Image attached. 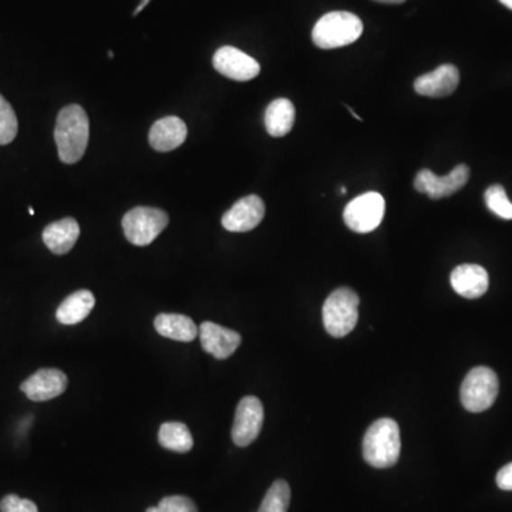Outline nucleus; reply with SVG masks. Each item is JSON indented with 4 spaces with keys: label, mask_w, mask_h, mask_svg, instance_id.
<instances>
[{
    "label": "nucleus",
    "mask_w": 512,
    "mask_h": 512,
    "mask_svg": "<svg viewBox=\"0 0 512 512\" xmlns=\"http://www.w3.org/2000/svg\"><path fill=\"white\" fill-rule=\"evenodd\" d=\"M349 113L352 114L353 117L358 118V121H362V118L358 117V114L355 113L353 108L349 107Z\"/></svg>",
    "instance_id": "obj_30"
},
{
    "label": "nucleus",
    "mask_w": 512,
    "mask_h": 512,
    "mask_svg": "<svg viewBox=\"0 0 512 512\" xmlns=\"http://www.w3.org/2000/svg\"><path fill=\"white\" fill-rule=\"evenodd\" d=\"M497 486L504 491H512V462L499 470L497 474Z\"/></svg>",
    "instance_id": "obj_27"
},
{
    "label": "nucleus",
    "mask_w": 512,
    "mask_h": 512,
    "mask_svg": "<svg viewBox=\"0 0 512 512\" xmlns=\"http://www.w3.org/2000/svg\"><path fill=\"white\" fill-rule=\"evenodd\" d=\"M69 378L59 368H41L22 383L21 390L32 402H49L63 395Z\"/></svg>",
    "instance_id": "obj_11"
},
{
    "label": "nucleus",
    "mask_w": 512,
    "mask_h": 512,
    "mask_svg": "<svg viewBox=\"0 0 512 512\" xmlns=\"http://www.w3.org/2000/svg\"><path fill=\"white\" fill-rule=\"evenodd\" d=\"M80 237V227L74 218H63L51 222L43 231V242L54 255H64L73 249Z\"/></svg>",
    "instance_id": "obj_17"
},
{
    "label": "nucleus",
    "mask_w": 512,
    "mask_h": 512,
    "mask_svg": "<svg viewBox=\"0 0 512 512\" xmlns=\"http://www.w3.org/2000/svg\"><path fill=\"white\" fill-rule=\"evenodd\" d=\"M265 204L258 195H248L235 202L222 217V227L229 232H248L261 224Z\"/></svg>",
    "instance_id": "obj_13"
},
{
    "label": "nucleus",
    "mask_w": 512,
    "mask_h": 512,
    "mask_svg": "<svg viewBox=\"0 0 512 512\" xmlns=\"http://www.w3.org/2000/svg\"><path fill=\"white\" fill-rule=\"evenodd\" d=\"M386 202L383 195L370 191L358 195L346 205L343 219L349 229L358 234H368L382 224Z\"/></svg>",
    "instance_id": "obj_7"
},
{
    "label": "nucleus",
    "mask_w": 512,
    "mask_h": 512,
    "mask_svg": "<svg viewBox=\"0 0 512 512\" xmlns=\"http://www.w3.org/2000/svg\"><path fill=\"white\" fill-rule=\"evenodd\" d=\"M90 137V123L88 113L79 104L61 108L54 128L59 158L64 164H74L83 158Z\"/></svg>",
    "instance_id": "obj_1"
},
{
    "label": "nucleus",
    "mask_w": 512,
    "mask_h": 512,
    "mask_svg": "<svg viewBox=\"0 0 512 512\" xmlns=\"http://www.w3.org/2000/svg\"><path fill=\"white\" fill-rule=\"evenodd\" d=\"M291 504V487L284 479L272 484L258 512H288Z\"/></svg>",
    "instance_id": "obj_22"
},
{
    "label": "nucleus",
    "mask_w": 512,
    "mask_h": 512,
    "mask_svg": "<svg viewBox=\"0 0 512 512\" xmlns=\"http://www.w3.org/2000/svg\"><path fill=\"white\" fill-rule=\"evenodd\" d=\"M154 326L161 336L184 343L194 340L198 336V328L194 321L185 315L160 313L154 319Z\"/></svg>",
    "instance_id": "obj_20"
},
{
    "label": "nucleus",
    "mask_w": 512,
    "mask_h": 512,
    "mask_svg": "<svg viewBox=\"0 0 512 512\" xmlns=\"http://www.w3.org/2000/svg\"><path fill=\"white\" fill-rule=\"evenodd\" d=\"M212 63L218 73L235 81H249L261 73L258 61L237 47L224 46L218 49Z\"/></svg>",
    "instance_id": "obj_10"
},
{
    "label": "nucleus",
    "mask_w": 512,
    "mask_h": 512,
    "mask_svg": "<svg viewBox=\"0 0 512 512\" xmlns=\"http://www.w3.org/2000/svg\"><path fill=\"white\" fill-rule=\"evenodd\" d=\"M360 299L350 288L331 292L321 309L323 325L333 338H345L358 325Z\"/></svg>",
    "instance_id": "obj_4"
},
{
    "label": "nucleus",
    "mask_w": 512,
    "mask_h": 512,
    "mask_svg": "<svg viewBox=\"0 0 512 512\" xmlns=\"http://www.w3.org/2000/svg\"><path fill=\"white\" fill-rule=\"evenodd\" d=\"M96 305V298L90 291L74 292L61 302L56 312V319L61 325H78L90 315Z\"/></svg>",
    "instance_id": "obj_18"
},
{
    "label": "nucleus",
    "mask_w": 512,
    "mask_h": 512,
    "mask_svg": "<svg viewBox=\"0 0 512 512\" xmlns=\"http://www.w3.org/2000/svg\"><path fill=\"white\" fill-rule=\"evenodd\" d=\"M499 2L512 11V0H499Z\"/></svg>",
    "instance_id": "obj_29"
},
{
    "label": "nucleus",
    "mask_w": 512,
    "mask_h": 512,
    "mask_svg": "<svg viewBox=\"0 0 512 512\" xmlns=\"http://www.w3.org/2000/svg\"><path fill=\"white\" fill-rule=\"evenodd\" d=\"M170 218L160 208L135 207L123 217L126 238L135 247H147L167 228Z\"/></svg>",
    "instance_id": "obj_6"
},
{
    "label": "nucleus",
    "mask_w": 512,
    "mask_h": 512,
    "mask_svg": "<svg viewBox=\"0 0 512 512\" xmlns=\"http://www.w3.org/2000/svg\"><path fill=\"white\" fill-rule=\"evenodd\" d=\"M450 281H451L452 289L462 298H481L489 291V274L479 265H460L451 272Z\"/></svg>",
    "instance_id": "obj_15"
},
{
    "label": "nucleus",
    "mask_w": 512,
    "mask_h": 512,
    "mask_svg": "<svg viewBox=\"0 0 512 512\" xmlns=\"http://www.w3.org/2000/svg\"><path fill=\"white\" fill-rule=\"evenodd\" d=\"M400 427L392 419H378L368 427L363 439V457L375 469H390L400 459Z\"/></svg>",
    "instance_id": "obj_2"
},
{
    "label": "nucleus",
    "mask_w": 512,
    "mask_h": 512,
    "mask_svg": "<svg viewBox=\"0 0 512 512\" xmlns=\"http://www.w3.org/2000/svg\"><path fill=\"white\" fill-rule=\"evenodd\" d=\"M158 442L164 449L182 454L191 451L194 447L191 432L187 424L180 422H167L161 424Z\"/></svg>",
    "instance_id": "obj_21"
},
{
    "label": "nucleus",
    "mask_w": 512,
    "mask_h": 512,
    "mask_svg": "<svg viewBox=\"0 0 512 512\" xmlns=\"http://www.w3.org/2000/svg\"><path fill=\"white\" fill-rule=\"evenodd\" d=\"M0 511L2 512H39L36 504L31 499L21 498L19 496L5 497L0 501Z\"/></svg>",
    "instance_id": "obj_26"
},
{
    "label": "nucleus",
    "mask_w": 512,
    "mask_h": 512,
    "mask_svg": "<svg viewBox=\"0 0 512 512\" xmlns=\"http://www.w3.org/2000/svg\"><path fill=\"white\" fill-rule=\"evenodd\" d=\"M470 180V168L460 164L452 168L451 172L444 177L435 175L433 171L423 168L414 178L415 191L429 195L432 200H442L460 191Z\"/></svg>",
    "instance_id": "obj_9"
},
{
    "label": "nucleus",
    "mask_w": 512,
    "mask_h": 512,
    "mask_svg": "<svg viewBox=\"0 0 512 512\" xmlns=\"http://www.w3.org/2000/svg\"><path fill=\"white\" fill-rule=\"evenodd\" d=\"M198 336L201 339V346L205 352L214 356L218 360L231 358L241 346L242 340L238 331L217 325L214 321H204L198 329Z\"/></svg>",
    "instance_id": "obj_12"
},
{
    "label": "nucleus",
    "mask_w": 512,
    "mask_h": 512,
    "mask_svg": "<svg viewBox=\"0 0 512 512\" xmlns=\"http://www.w3.org/2000/svg\"><path fill=\"white\" fill-rule=\"evenodd\" d=\"M264 425V405L255 396H247L239 402L232 425V442L238 447H248L258 439Z\"/></svg>",
    "instance_id": "obj_8"
},
{
    "label": "nucleus",
    "mask_w": 512,
    "mask_h": 512,
    "mask_svg": "<svg viewBox=\"0 0 512 512\" xmlns=\"http://www.w3.org/2000/svg\"><path fill=\"white\" fill-rule=\"evenodd\" d=\"M188 128L184 121L175 116L161 118L155 121L150 130L148 141L151 147L160 153L175 150L182 147L187 140Z\"/></svg>",
    "instance_id": "obj_16"
},
{
    "label": "nucleus",
    "mask_w": 512,
    "mask_h": 512,
    "mask_svg": "<svg viewBox=\"0 0 512 512\" xmlns=\"http://www.w3.org/2000/svg\"><path fill=\"white\" fill-rule=\"evenodd\" d=\"M145 512H198V508L188 497L171 496L161 499L157 507H150Z\"/></svg>",
    "instance_id": "obj_25"
},
{
    "label": "nucleus",
    "mask_w": 512,
    "mask_h": 512,
    "mask_svg": "<svg viewBox=\"0 0 512 512\" xmlns=\"http://www.w3.org/2000/svg\"><path fill=\"white\" fill-rule=\"evenodd\" d=\"M17 117L9 101L0 94V145L11 144L17 135Z\"/></svg>",
    "instance_id": "obj_24"
},
{
    "label": "nucleus",
    "mask_w": 512,
    "mask_h": 512,
    "mask_svg": "<svg viewBox=\"0 0 512 512\" xmlns=\"http://www.w3.org/2000/svg\"><path fill=\"white\" fill-rule=\"evenodd\" d=\"M295 106L288 98H276L265 111V127L272 137H284L295 125Z\"/></svg>",
    "instance_id": "obj_19"
},
{
    "label": "nucleus",
    "mask_w": 512,
    "mask_h": 512,
    "mask_svg": "<svg viewBox=\"0 0 512 512\" xmlns=\"http://www.w3.org/2000/svg\"><path fill=\"white\" fill-rule=\"evenodd\" d=\"M484 198H486L487 207L492 214H496L502 219H512V202L507 197L506 188L498 184L491 185V187L487 188Z\"/></svg>",
    "instance_id": "obj_23"
},
{
    "label": "nucleus",
    "mask_w": 512,
    "mask_h": 512,
    "mask_svg": "<svg viewBox=\"0 0 512 512\" xmlns=\"http://www.w3.org/2000/svg\"><path fill=\"white\" fill-rule=\"evenodd\" d=\"M29 212H31V215L34 214V209L33 208H29Z\"/></svg>",
    "instance_id": "obj_31"
},
{
    "label": "nucleus",
    "mask_w": 512,
    "mask_h": 512,
    "mask_svg": "<svg viewBox=\"0 0 512 512\" xmlns=\"http://www.w3.org/2000/svg\"><path fill=\"white\" fill-rule=\"evenodd\" d=\"M363 23L350 12H330L316 22L312 31V41L319 49H338L355 43L362 36Z\"/></svg>",
    "instance_id": "obj_3"
},
{
    "label": "nucleus",
    "mask_w": 512,
    "mask_h": 512,
    "mask_svg": "<svg viewBox=\"0 0 512 512\" xmlns=\"http://www.w3.org/2000/svg\"><path fill=\"white\" fill-rule=\"evenodd\" d=\"M376 2H380V4H387V5H400L405 0H376Z\"/></svg>",
    "instance_id": "obj_28"
},
{
    "label": "nucleus",
    "mask_w": 512,
    "mask_h": 512,
    "mask_svg": "<svg viewBox=\"0 0 512 512\" xmlns=\"http://www.w3.org/2000/svg\"><path fill=\"white\" fill-rule=\"evenodd\" d=\"M499 382L496 372L489 368H472L466 376L460 390L464 409L471 413L486 412L496 403Z\"/></svg>",
    "instance_id": "obj_5"
},
{
    "label": "nucleus",
    "mask_w": 512,
    "mask_h": 512,
    "mask_svg": "<svg viewBox=\"0 0 512 512\" xmlns=\"http://www.w3.org/2000/svg\"><path fill=\"white\" fill-rule=\"evenodd\" d=\"M460 71L452 64H442L432 73L415 79V93L424 98H447L459 88Z\"/></svg>",
    "instance_id": "obj_14"
}]
</instances>
